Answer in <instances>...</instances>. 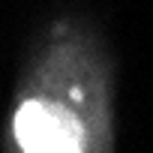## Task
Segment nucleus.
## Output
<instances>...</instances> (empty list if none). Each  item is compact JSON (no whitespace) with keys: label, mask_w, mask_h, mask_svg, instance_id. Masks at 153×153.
<instances>
[{"label":"nucleus","mask_w":153,"mask_h":153,"mask_svg":"<svg viewBox=\"0 0 153 153\" xmlns=\"http://www.w3.org/2000/svg\"><path fill=\"white\" fill-rule=\"evenodd\" d=\"M15 135L24 153H81V126L66 108L27 102L15 114Z\"/></svg>","instance_id":"obj_1"}]
</instances>
